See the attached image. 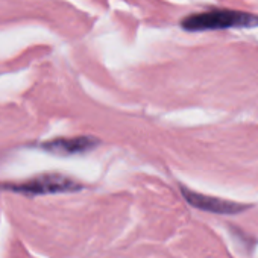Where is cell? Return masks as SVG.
Listing matches in <instances>:
<instances>
[{
  "instance_id": "cell-1",
  "label": "cell",
  "mask_w": 258,
  "mask_h": 258,
  "mask_svg": "<svg viewBox=\"0 0 258 258\" xmlns=\"http://www.w3.org/2000/svg\"><path fill=\"white\" fill-rule=\"evenodd\" d=\"M181 28L187 32L250 29L258 28V16L238 10L213 8L208 11L188 14L181 20Z\"/></svg>"
},
{
  "instance_id": "cell-2",
  "label": "cell",
  "mask_w": 258,
  "mask_h": 258,
  "mask_svg": "<svg viewBox=\"0 0 258 258\" xmlns=\"http://www.w3.org/2000/svg\"><path fill=\"white\" fill-rule=\"evenodd\" d=\"M0 188L7 191L22 193V195H55V193H72L84 188L76 179L61 175V173H43L22 182H4Z\"/></svg>"
},
{
  "instance_id": "cell-3",
  "label": "cell",
  "mask_w": 258,
  "mask_h": 258,
  "mask_svg": "<svg viewBox=\"0 0 258 258\" xmlns=\"http://www.w3.org/2000/svg\"><path fill=\"white\" fill-rule=\"evenodd\" d=\"M182 196L185 198V201L196 207L198 210L202 211H208V213H216V214H237L241 213L247 208H250L246 204H238V202H232V201H226V199H220V198H213V196H207V195H201L196 193L187 187H181Z\"/></svg>"
},
{
  "instance_id": "cell-4",
  "label": "cell",
  "mask_w": 258,
  "mask_h": 258,
  "mask_svg": "<svg viewBox=\"0 0 258 258\" xmlns=\"http://www.w3.org/2000/svg\"><path fill=\"white\" fill-rule=\"evenodd\" d=\"M99 145V140L90 136H79V137H59L53 140H47L40 143V149L61 155V157H70L88 152L94 149Z\"/></svg>"
}]
</instances>
